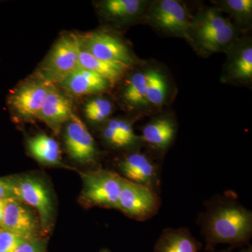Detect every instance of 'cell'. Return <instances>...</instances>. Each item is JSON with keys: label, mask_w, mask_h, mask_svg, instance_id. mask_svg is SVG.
<instances>
[{"label": "cell", "mask_w": 252, "mask_h": 252, "mask_svg": "<svg viewBox=\"0 0 252 252\" xmlns=\"http://www.w3.org/2000/svg\"><path fill=\"white\" fill-rule=\"evenodd\" d=\"M26 240L6 230H0V252H15Z\"/></svg>", "instance_id": "484cf974"}, {"label": "cell", "mask_w": 252, "mask_h": 252, "mask_svg": "<svg viewBox=\"0 0 252 252\" xmlns=\"http://www.w3.org/2000/svg\"><path fill=\"white\" fill-rule=\"evenodd\" d=\"M142 133V142L154 150L165 153L175 140L177 126L170 118H158L144 126Z\"/></svg>", "instance_id": "e0dca14e"}, {"label": "cell", "mask_w": 252, "mask_h": 252, "mask_svg": "<svg viewBox=\"0 0 252 252\" xmlns=\"http://www.w3.org/2000/svg\"><path fill=\"white\" fill-rule=\"evenodd\" d=\"M73 114L72 99L53 85L39 111L37 119L44 122L57 133L63 124H65Z\"/></svg>", "instance_id": "4fadbf2b"}, {"label": "cell", "mask_w": 252, "mask_h": 252, "mask_svg": "<svg viewBox=\"0 0 252 252\" xmlns=\"http://www.w3.org/2000/svg\"><path fill=\"white\" fill-rule=\"evenodd\" d=\"M226 77L240 83L250 82L252 78V46L250 41H236L228 49Z\"/></svg>", "instance_id": "9a60e30c"}, {"label": "cell", "mask_w": 252, "mask_h": 252, "mask_svg": "<svg viewBox=\"0 0 252 252\" xmlns=\"http://www.w3.org/2000/svg\"><path fill=\"white\" fill-rule=\"evenodd\" d=\"M79 66L98 74L109 81L112 85L121 80L130 68L121 63L107 62L97 59L83 49L79 54Z\"/></svg>", "instance_id": "d6986e66"}, {"label": "cell", "mask_w": 252, "mask_h": 252, "mask_svg": "<svg viewBox=\"0 0 252 252\" xmlns=\"http://www.w3.org/2000/svg\"><path fill=\"white\" fill-rule=\"evenodd\" d=\"M60 84L68 94L77 97L100 94L112 86L107 79L79 66Z\"/></svg>", "instance_id": "5bb4252c"}, {"label": "cell", "mask_w": 252, "mask_h": 252, "mask_svg": "<svg viewBox=\"0 0 252 252\" xmlns=\"http://www.w3.org/2000/svg\"><path fill=\"white\" fill-rule=\"evenodd\" d=\"M122 91L124 103L130 109H138L148 105L147 99V72H135L126 81Z\"/></svg>", "instance_id": "44dd1931"}, {"label": "cell", "mask_w": 252, "mask_h": 252, "mask_svg": "<svg viewBox=\"0 0 252 252\" xmlns=\"http://www.w3.org/2000/svg\"><path fill=\"white\" fill-rule=\"evenodd\" d=\"M99 252H112L110 250H107V249H102V250H100Z\"/></svg>", "instance_id": "d6a6232c"}, {"label": "cell", "mask_w": 252, "mask_h": 252, "mask_svg": "<svg viewBox=\"0 0 252 252\" xmlns=\"http://www.w3.org/2000/svg\"><path fill=\"white\" fill-rule=\"evenodd\" d=\"M84 112L86 119L91 122L94 124L104 122L112 114V102L106 97H94L86 102Z\"/></svg>", "instance_id": "603a6c76"}, {"label": "cell", "mask_w": 252, "mask_h": 252, "mask_svg": "<svg viewBox=\"0 0 252 252\" xmlns=\"http://www.w3.org/2000/svg\"><path fill=\"white\" fill-rule=\"evenodd\" d=\"M147 21L158 31L187 39L191 18L181 1L159 0L151 5Z\"/></svg>", "instance_id": "9c48e42d"}, {"label": "cell", "mask_w": 252, "mask_h": 252, "mask_svg": "<svg viewBox=\"0 0 252 252\" xmlns=\"http://www.w3.org/2000/svg\"><path fill=\"white\" fill-rule=\"evenodd\" d=\"M203 244L191 234L189 228L162 230L154 245V252H198Z\"/></svg>", "instance_id": "2e32d148"}, {"label": "cell", "mask_w": 252, "mask_h": 252, "mask_svg": "<svg viewBox=\"0 0 252 252\" xmlns=\"http://www.w3.org/2000/svg\"><path fill=\"white\" fill-rule=\"evenodd\" d=\"M161 206L159 192L146 186L123 178L118 210L137 221H146L155 216Z\"/></svg>", "instance_id": "8992f818"}, {"label": "cell", "mask_w": 252, "mask_h": 252, "mask_svg": "<svg viewBox=\"0 0 252 252\" xmlns=\"http://www.w3.org/2000/svg\"><path fill=\"white\" fill-rule=\"evenodd\" d=\"M1 229L11 232L26 240H34L38 230V222L34 214L16 199L5 202Z\"/></svg>", "instance_id": "7c38bea8"}, {"label": "cell", "mask_w": 252, "mask_h": 252, "mask_svg": "<svg viewBox=\"0 0 252 252\" xmlns=\"http://www.w3.org/2000/svg\"><path fill=\"white\" fill-rule=\"evenodd\" d=\"M233 250H234V249L231 248V247H228V248L224 249V250H220V251H217L215 249H212V250H210V251L207 252H233Z\"/></svg>", "instance_id": "4dcf8cb0"}, {"label": "cell", "mask_w": 252, "mask_h": 252, "mask_svg": "<svg viewBox=\"0 0 252 252\" xmlns=\"http://www.w3.org/2000/svg\"><path fill=\"white\" fill-rule=\"evenodd\" d=\"M146 5L142 0H105L99 3V9L106 19L124 24L138 18Z\"/></svg>", "instance_id": "ac0fdd59"}, {"label": "cell", "mask_w": 252, "mask_h": 252, "mask_svg": "<svg viewBox=\"0 0 252 252\" xmlns=\"http://www.w3.org/2000/svg\"><path fill=\"white\" fill-rule=\"evenodd\" d=\"M46 245L38 239L26 240L21 244L15 252H45Z\"/></svg>", "instance_id": "83f0119b"}, {"label": "cell", "mask_w": 252, "mask_h": 252, "mask_svg": "<svg viewBox=\"0 0 252 252\" xmlns=\"http://www.w3.org/2000/svg\"><path fill=\"white\" fill-rule=\"evenodd\" d=\"M147 99L148 103L161 106L165 102L167 94V83L161 73L157 69L147 71Z\"/></svg>", "instance_id": "7402d4cb"}, {"label": "cell", "mask_w": 252, "mask_h": 252, "mask_svg": "<svg viewBox=\"0 0 252 252\" xmlns=\"http://www.w3.org/2000/svg\"><path fill=\"white\" fill-rule=\"evenodd\" d=\"M6 200H1V201H0V225H1V221H2L3 215H4L5 202H6Z\"/></svg>", "instance_id": "f546056e"}, {"label": "cell", "mask_w": 252, "mask_h": 252, "mask_svg": "<svg viewBox=\"0 0 252 252\" xmlns=\"http://www.w3.org/2000/svg\"><path fill=\"white\" fill-rule=\"evenodd\" d=\"M15 198L11 178H0V201Z\"/></svg>", "instance_id": "f1b7e54d"}, {"label": "cell", "mask_w": 252, "mask_h": 252, "mask_svg": "<svg viewBox=\"0 0 252 252\" xmlns=\"http://www.w3.org/2000/svg\"><path fill=\"white\" fill-rule=\"evenodd\" d=\"M64 141L69 157L84 165L94 163L98 157V149L94 137L84 123L76 114L65 124Z\"/></svg>", "instance_id": "30bf717a"}, {"label": "cell", "mask_w": 252, "mask_h": 252, "mask_svg": "<svg viewBox=\"0 0 252 252\" xmlns=\"http://www.w3.org/2000/svg\"><path fill=\"white\" fill-rule=\"evenodd\" d=\"M240 252H252V245L251 244L243 248Z\"/></svg>", "instance_id": "1f68e13d"}, {"label": "cell", "mask_w": 252, "mask_h": 252, "mask_svg": "<svg viewBox=\"0 0 252 252\" xmlns=\"http://www.w3.org/2000/svg\"><path fill=\"white\" fill-rule=\"evenodd\" d=\"M81 175L83 181L81 201L86 206L118 210L122 176L101 168L81 172Z\"/></svg>", "instance_id": "277c9868"}, {"label": "cell", "mask_w": 252, "mask_h": 252, "mask_svg": "<svg viewBox=\"0 0 252 252\" xmlns=\"http://www.w3.org/2000/svg\"><path fill=\"white\" fill-rule=\"evenodd\" d=\"M81 49L102 61L118 63L127 67L135 63V58L127 44L119 36L98 31L80 35Z\"/></svg>", "instance_id": "52a82bcc"}, {"label": "cell", "mask_w": 252, "mask_h": 252, "mask_svg": "<svg viewBox=\"0 0 252 252\" xmlns=\"http://www.w3.org/2000/svg\"><path fill=\"white\" fill-rule=\"evenodd\" d=\"M15 198L31 205L38 212L43 229H49L54 219L52 198L45 184L32 176L11 178Z\"/></svg>", "instance_id": "ba28073f"}, {"label": "cell", "mask_w": 252, "mask_h": 252, "mask_svg": "<svg viewBox=\"0 0 252 252\" xmlns=\"http://www.w3.org/2000/svg\"><path fill=\"white\" fill-rule=\"evenodd\" d=\"M118 167L123 178L160 190V166L149 156L137 151L131 152L119 161Z\"/></svg>", "instance_id": "8fae6325"}, {"label": "cell", "mask_w": 252, "mask_h": 252, "mask_svg": "<svg viewBox=\"0 0 252 252\" xmlns=\"http://www.w3.org/2000/svg\"><path fill=\"white\" fill-rule=\"evenodd\" d=\"M197 223L205 238L206 252L219 244H226L233 249L250 245L252 212L239 201L233 191L207 200Z\"/></svg>", "instance_id": "6da1fadb"}, {"label": "cell", "mask_w": 252, "mask_h": 252, "mask_svg": "<svg viewBox=\"0 0 252 252\" xmlns=\"http://www.w3.org/2000/svg\"><path fill=\"white\" fill-rule=\"evenodd\" d=\"M102 135L105 142L115 148H127L132 147L128 141L107 125L104 126L102 131Z\"/></svg>", "instance_id": "4316f807"}, {"label": "cell", "mask_w": 252, "mask_h": 252, "mask_svg": "<svg viewBox=\"0 0 252 252\" xmlns=\"http://www.w3.org/2000/svg\"><path fill=\"white\" fill-rule=\"evenodd\" d=\"M80 35L66 32L60 36L41 64L37 77L54 84L79 67Z\"/></svg>", "instance_id": "3957f363"}, {"label": "cell", "mask_w": 252, "mask_h": 252, "mask_svg": "<svg viewBox=\"0 0 252 252\" xmlns=\"http://www.w3.org/2000/svg\"><path fill=\"white\" fill-rule=\"evenodd\" d=\"M106 125L112 127L119 135L128 141L132 147L137 145L142 141L141 137L135 133L132 124L127 121L122 119H113L109 120Z\"/></svg>", "instance_id": "d4e9b609"}, {"label": "cell", "mask_w": 252, "mask_h": 252, "mask_svg": "<svg viewBox=\"0 0 252 252\" xmlns=\"http://www.w3.org/2000/svg\"><path fill=\"white\" fill-rule=\"evenodd\" d=\"M237 31L233 23L220 9L207 8L192 18L187 40L204 54L228 51L236 41Z\"/></svg>", "instance_id": "7a4b0ae2"}, {"label": "cell", "mask_w": 252, "mask_h": 252, "mask_svg": "<svg viewBox=\"0 0 252 252\" xmlns=\"http://www.w3.org/2000/svg\"><path fill=\"white\" fill-rule=\"evenodd\" d=\"M218 4L220 9L233 16L240 24L250 25L252 17V0H223Z\"/></svg>", "instance_id": "cb8c5ba5"}, {"label": "cell", "mask_w": 252, "mask_h": 252, "mask_svg": "<svg viewBox=\"0 0 252 252\" xmlns=\"http://www.w3.org/2000/svg\"><path fill=\"white\" fill-rule=\"evenodd\" d=\"M53 85L37 76L20 83L10 91L6 97V106L13 117L26 121L37 119Z\"/></svg>", "instance_id": "5b68a950"}, {"label": "cell", "mask_w": 252, "mask_h": 252, "mask_svg": "<svg viewBox=\"0 0 252 252\" xmlns=\"http://www.w3.org/2000/svg\"><path fill=\"white\" fill-rule=\"evenodd\" d=\"M28 149L36 160L49 165H63L59 144L50 136L39 133L28 139Z\"/></svg>", "instance_id": "ffe728a7"}]
</instances>
